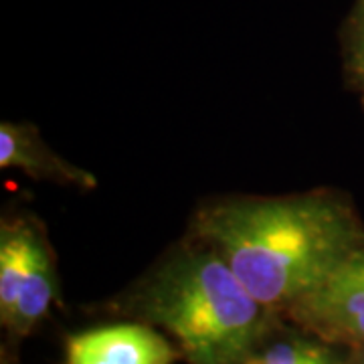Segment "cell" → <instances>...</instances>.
I'll list each match as a JSON object with an SVG mask.
<instances>
[{"label": "cell", "instance_id": "cell-1", "mask_svg": "<svg viewBox=\"0 0 364 364\" xmlns=\"http://www.w3.org/2000/svg\"><path fill=\"white\" fill-rule=\"evenodd\" d=\"M196 231L273 314L286 312L363 245L348 207L320 195L223 203L198 217Z\"/></svg>", "mask_w": 364, "mask_h": 364}, {"label": "cell", "instance_id": "cell-2", "mask_svg": "<svg viewBox=\"0 0 364 364\" xmlns=\"http://www.w3.org/2000/svg\"><path fill=\"white\" fill-rule=\"evenodd\" d=\"M126 308L168 332L188 364H247L277 316L207 245L172 255L138 286Z\"/></svg>", "mask_w": 364, "mask_h": 364}, {"label": "cell", "instance_id": "cell-3", "mask_svg": "<svg viewBox=\"0 0 364 364\" xmlns=\"http://www.w3.org/2000/svg\"><path fill=\"white\" fill-rule=\"evenodd\" d=\"M57 296V277L45 237L33 223L4 221L0 229V322L25 338L45 320Z\"/></svg>", "mask_w": 364, "mask_h": 364}, {"label": "cell", "instance_id": "cell-4", "mask_svg": "<svg viewBox=\"0 0 364 364\" xmlns=\"http://www.w3.org/2000/svg\"><path fill=\"white\" fill-rule=\"evenodd\" d=\"M296 328L342 348L364 346V245L286 312Z\"/></svg>", "mask_w": 364, "mask_h": 364}, {"label": "cell", "instance_id": "cell-5", "mask_svg": "<svg viewBox=\"0 0 364 364\" xmlns=\"http://www.w3.org/2000/svg\"><path fill=\"white\" fill-rule=\"evenodd\" d=\"M181 348L146 322L97 326L71 334L65 364H174Z\"/></svg>", "mask_w": 364, "mask_h": 364}, {"label": "cell", "instance_id": "cell-6", "mask_svg": "<svg viewBox=\"0 0 364 364\" xmlns=\"http://www.w3.org/2000/svg\"><path fill=\"white\" fill-rule=\"evenodd\" d=\"M0 168H18L37 181H55L91 188L93 176L71 166L41 140L33 128L4 122L0 126Z\"/></svg>", "mask_w": 364, "mask_h": 364}, {"label": "cell", "instance_id": "cell-7", "mask_svg": "<svg viewBox=\"0 0 364 364\" xmlns=\"http://www.w3.org/2000/svg\"><path fill=\"white\" fill-rule=\"evenodd\" d=\"M247 364H348V354L299 328L277 332L272 326Z\"/></svg>", "mask_w": 364, "mask_h": 364}, {"label": "cell", "instance_id": "cell-8", "mask_svg": "<svg viewBox=\"0 0 364 364\" xmlns=\"http://www.w3.org/2000/svg\"><path fill=\"white\" fill-rule=\"evenodd\" d=\"M348 364H364V346L348 348Z\"/></svg>", "mask_w": 364, "mask_h": 364}, {"label": "cell", "instance_id": "cell-9", "mask_svg": "<svg viewBox=\"0 0 364 364\" xmlns=\"http://www.w3.org/2000/svg\"><path fill=\"white\" fill-rule=\"evenodd\" d=\"M358 41H360V55L364 59V4L363 11H360V21H358Z\"/></svg>", "mask_w": 364, "mask_h": 364}]
</instances>
